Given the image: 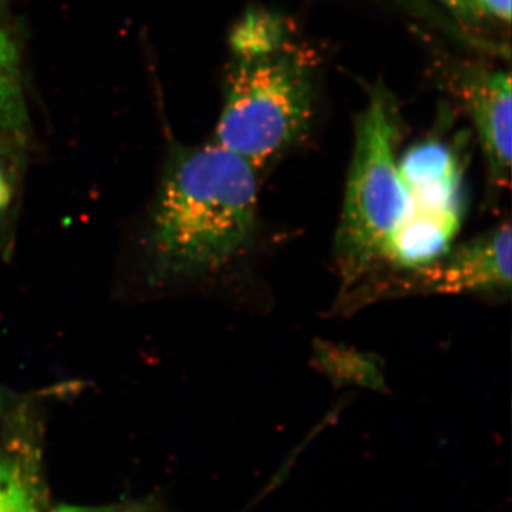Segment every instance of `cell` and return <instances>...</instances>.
Segmentation results:
<instances>
[{
  "label": "cell",
  "mask_w": 512,
  "mask_h": 512,
  "mask_svg": "<svg viewBox=\"0 0 512 512\" xmlns=\"http://www.w3.org/2000/svg\"><path fill=\"white\" fill-rule=\"evenodd\" d=\"M0 512H39L18 468L0 456Z\"/></svg>",
  "instance_id": "9"
},
{
  "label": "cell",
  "mask_w": 512,
  "mask_h": 512,
  "mask_svg": "<svg viewBox=\"0 0 512 512\" xmlns=\"http://www.w3.org/2000/svg\"><path fill=\"white\" fill-rule=\"evenodd\" d=\"M26 130L28 113L23 96L19 53L12 37L0 23V131L22 141Z\"/></svg>",
  "instance_id": "8"
},
{
  "label": "cell",
  "mask_w": 512,
  "mask_h": 512,
  "mask_svg": "<svg viewBox=\"0 0 512 512\" xmlns=\"http://www.w3.org/2000/svg\"><path fill=\"white\" fill-rule=\"evenodd\" d=\"M468 111L477 128L491 180L510 183L512 156V83L507 72L473 77L464 90Z\"/></svg>",
  "instance_id": "5"
},
{
  "label": "cell",
  "mask_w": 512,
  "mask_h": 512,
  "mask_svg": "<svg viewBox=\"0 0 512 512\" xmlns=\"http://www.w3.org/2000/svg\"><path fill=\"white\" fill-rule=\"evenodd\" d=\"M476 12H484L505 23L511 20V0H474Z\"/></svg>",
  "instance_id": "11"
},
{
  "label": "cell",
  "mask_w": 512,
  "mask_h": 512,
  "mask_svg": "<svg viewBox=\"0 0 512 512\" xmlns=\"http://www.w3.org/2000/svg\"><path fill=\"white\" fill-rule=\"evenodd\" d=\"M396 123L389 104L376 94L356 123L342 218L336 237L343 274L349 278L384 255L407 208L396 157Z\"/></svg>",
  "instance_id": "3"
},
{
  "label": "cell",
  "mask_w": 512,
  "mask_h": 512,
  "mask_svg": "<svg viewBox=\"0 0 512 512\" xmlns=\"http://www.w3.org/2000/svg\"><path fill=\"white\" fill-rule=\"evenodd\" d=\"M443 2L450 6L451 9L457 10L460 13L471 15V13L476 12L474 0H443Z\"/></svg>",
  "instance_id": "13"
},
{
  "label": "cell",
  "mask_w": 512,
  "mask_h": 512,
  "mask_svg": "<svg viewBox=\"0 0 512 512\" xmlns=\"http://www.w3.org/2000/svg\"><path fill=\"white\" fill-rule=\"evenodd\" d=\"M5 144L3 141H0V154L5 153ZM13 198V181L12 174L6 167V164L3 163L2 158H0V222H2L3 218H5L6 212L9 211L10 202H12Z\"/></svg>",
  "instance_id": "10"
},
{
  "label": "cell",
  "mask_w": 512,
  "mask_h": 512,
  "mask_svg": "<svg viewBox=\"0 0 512 512\" xmlns=\"http://www.w3.org/2000/svg\"><path fill=\"white\" fill-rule=\"evenodd\" d=\"M399 171L409 201L407 211H463V180L453 148L440 141H424L404 154Z\"/></svg>",
  "instance_id": "6"
},
{
  "label": "cell",
  "mask_w": 512,
  "mask_h": 512,
  "mask_svg": "<svg viewBox=\"0 0 512 512\" xmlns=\"http://www.w3.org/2000/svg\"><path fill=\"white\" fill-rule=\"evenodd\" d=\"M461 214L409 210L393 232L384 258L406 268L440 261L460 228Z\"/></svg>",
  "instance_id": "7"
},
{
  "label": "cell",
  "mask_w": 512,
  "mask_h": 512,
  "mask_svg": "<svg viewBox=\"0 0 512 512\" xmlns=\"http://www.w3.org/2000/svg\"><path fill=\"white\" fill-rule=\"evenodd\" d=\"M53 512H138L126 505H107V507H80V505H63Z\"/></svg>",
  "instance_id": "12"
},
{
  "label": "cell",
  "mask_w": 512,
  "mask_h": 512,
  "mask_svg": "<svg viewBox=\"0 0 512 512\" xmlns=\"http://www.w3.org/2000/svg\"><path fill=\"white\" fill-rule=\"evenodd\" d=\"M284 23L251 13L231 37L234 63L215 143L256 170L299 140L312 117V64Z\"/></svg>",
  "instance_id": "2"
},
{
  "label": "cell",
  "mask_w": 512,
  "mask_h": 512,
  "mask_svg": "<svg viewBox=\"0 0 512 512\" xmlns=\"http://www.w3.org/2000/svg\"><path fill=\"white\" fill-rule=\"evenodd\" d=\"M258 210V170L217 143L168 161L151 215L148 254L160 279L194 278L247 245Z\"/></svg>",
  "instance_id": "1"
},
{
  "label": "cell",
  "mask_w": 512,
  "mask_h": 512,
  "mask_svg": "<svg viewBox=\"0 0 512 512\" xmlns=\"http://www.w3.org/2000/svg\"><path fill=\"white\" fill-rule=\"evenodd\" d=\"M511 227L501 225L421 271L431 291H503L511 286Z\"/></svg>",
  "instance_id": "4"
}]
</instances>
